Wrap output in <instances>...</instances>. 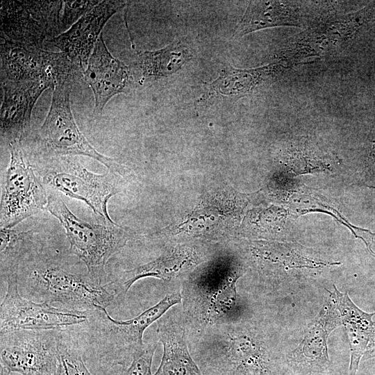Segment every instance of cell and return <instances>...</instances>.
Returning a JSON list of instances; mask_svg holds the SVG:
<instances>
[{
  "instance_id": "obj_1",
  "label": "cell",
  "mask_w": 375,
  "mask_h": 375,
  "mask_svg": "<svg viewBox=\"0 0 375 375\" xmlns=\"http://www.w3.org/2000/svg\"><path fill=\"white\" fill-rule=\"evenodd\" d=\"M188 344L203 375H277L264 331L241 306Z\"/></svg>"
},
{
  "instance_id": "obj_2",
  "label": "cell",
  "mask_w": 375,
  "mask_h": 375,
  "mask_svg": "<svg viewBox=\"0 0 375 375\" xmlns=\"http://www.w3.org/2000/svg\"><path fill=\"white\" fill-rule=\"evenodd\" d=\"M181 303V289H178L167 292L155 305L126 320L112 318L106 308L101 307L88 311V322L80 325L87 343L81 344L83 352L91 349L84 356L92 353L89 358H93L103 369H108L109 375L116 368L128 365L145 348V330Z\"/></svg>"
},
{
  "instance_id": "obj_3",
  "label": "cell",
  "mask_w": 375,
  "mask_h": 375,
  "mask_svg": "<svg viewBox=\"0 0 375 375\" xmlns=\"http://www.w3.org/2000/svg\"><path fill=\"white\" fill-rule=\"evenodd\" d=\"M243 274L235 258L224 256L195 269L183 281L181 304L187 340L199 338L210 325L240 306L236 285Z\"/></svg>"
},
{
  "instance_id": "obj_4",
  "label": "cell",
  "mask_w": 375,
  "mask_h": 375,
  "mask_svg": "<svg viewBox=\"0 0 375 375\" xmlns=\"http://www.w3.org/2000/svg\"><path fill=\"white\" fill-rule=\"evenodd\" d=\"M19 290L24 297L47 303H58L63 308L87 312L115 304L114 294L88 273L74 272L53 261L44 260L18 277Z\"/></svg>"
},
{
  "instance_id": "obj_5",
  "label": "cell",
  "mask_w": 375,
  "mask_h": 375,
  "mask_svg": "<svg viewBox=\"0 0 375 375\" xmlns=\"http://www.w3.org/2000/svg\"><path fill=\"white\" fill-rule=\"evenodd\" d=\"M46 209L65 230L71 253L82 260L88 273L96 282L104 285L108 260L123 249L129 240L126 228L115 222H85L74 215L56 193L48 195Z\"/></svg>"
},
{
  "instance_id": "obj_6",
  "label": "cell",
  "mask_w": 375,
  "mask_h": 375,
  "mask_svg": "<svg viewBox=\"0 0 375 375\" xmlns=\"http://www.w3.org/2000/svg\"><path fill=\"white\" fill-rule=\"evenodd\" d=\"M74 82L65 81L53 89L47 115L35 135L36 152L43 158L84 156L121 176L126 168L96 150L78 128L74 118L70 93Z\"/></svg>"
},
{
  "instance_id": "obj_7",
  "label": "cell",
  "mask_w": 375,
  "mask_h": 375,
  "mask_svg": "<svg viewBox=\"0 0 375 375\" xmlns=\"http://www.w3.org/2000/svg\"><path fill=\"white\" fill-rule=\"evenodd\" d=\"M42 182L54 190L85 202L103 222H115L108 212L110 199L120 192L119 174L108 170L103 174L89 171L74 156L48 158L43 168Z\"/></svg>"
},
{
  "instance_id": "obj_8",
  "label": "cell",
  "mask_w": 375,
  "mask_h": 375,
  "mask_svg": "<svg viewBox=\"0 0 375 375\" xmlns=\"http://www.w3.org/2000/svg\"><path fill=\"white\" fill-rule=\"evenodd\" d=\"M9 149L10 159L2 189L0 226L12 228L46 209L48 196L43 182L26 158L21 141L9 143Z\"/></svg>"
},
{
  "instance_id": "obj_9",
  "label": "cell",
  "mask_w": 375,
  "mask_h": 375,
  "mask_svg": "<svg viewBox=\"0 0 375 375\" xmlns=\"http://www.w3.org/2000/svg\"><path fill=\"white\" fill-rule=\"evenodd\" d=\"M1 83L46 80L55 86L82 78L80 72L62 52H54L1 38Z\"/></svg>"
},
{
  "instance_id": "obj_10",
  "label": "cell",
  "mask_w": 375,
  "mask_h": 375,
  "mask_svg": "<svg viewBox=\"0 0 375 375\" xmlns=\"http://www.w3.org/2000/svg\"><path fill=\"white\" fill-rule=\"evenodd\" d=\"M7 287L0 306V334L17 330H63L88 320L87 312L56 308L22 296L18 276L6 281Z\"/></svg>"
},
{
  "instance_id": "obj_11",
  "label": "cell",
  "mask_w": 375,
  "mask_h": 375,
  "mask_svg": "<svg viewBox=\"0 0 375 375\" xmlns=\"http://www.w3.org/2000/svg\"><path fill=\"white\" fill-rule=\"evenodd\" d=\"M60 330L0 334L1 366L21 375H58Z\"/></svg>"
},
{
  "instance_id": "obj_12",
  "label": "cell",
  "mask_w": 375,
  "mask_h": 375,
  "mask_svg": "<svg viewBox=\"0 0 375 375\" xmlns=\"http://www.w3.org/2000/svg\"><path fill=\"white\" fill-rule=\"evenodd\" d=\"M64 1H2L1 33L4 38L43 48L60 34V18Z\"/></svg>"
},
{
  "instance_id": "obj_13",
  "label": "cell",
  "mask_w": 375,
  "mask_h": 375,
  "mask_svg": "<svg viewBox=\"0 0 375 375\" xmlns=\"http://www.w3.org/2000/svg\"><path fill=\"white\" fill-rule=\"evenodd\" d=\"M205 250L192 244L177 245L145 264L122 272L107 288L114 294L115 305L124 303L126 294L140 279L156 278L169 284L167 292L181 289L183 281L201 263L206 260Z\"/></svg>"
},
{
  "instance_id": "obj_14",
  "label": "cell",
  "mask_w": 375,
  "mask_h": 375,
  "mask_svg": "<svg viewBox=\"0 0 375 375\" xmlns=\"http://www.w3.org/2000/svg\"><path fill=\"white\" fill-rule=\"evenodd\" d=\"M126 4L125 1H101L67 31L46 41L42 49L60 50L83 74L104 26Z\"/></svg>"
},
{
  "instance_id": "obj_15",
  "label": "cell",
  "mask_w": 375,
  "mask_h": 375,
  "mask_svg": "<svg viewBox=\"0 0 375 375\" xmlns=\"http://www.w3.org/2000/svg\"><path fill=\"white\" fill-rule=\"evenodd\" d=\"M1 83L3 91L0 115L1 138L8 143L22 141L30 128L36 101L44 90H53L54 87L43 79Z\"/></svg>"
},
{
  "instance_id": "obj_16",
  "label": "cell",
  "mask_w": 375,
  "mask_h": 375,
  "mask_svg": "<svg viewBox=\"0 0 375 375\" xmlns=\"http://www.w3.org/2000/svg\"><path fill=\"white\" fill-rule=\"evenodd\" d=\"M156 326L163 353L154 375H203L188 347L181 304L171 308Z\"/></svg>"
},
{
  "instance_id": "obj_17",
  "label": "cell",
  "mask_w": 375,
  "mask_h": 375,
  "mask_svg": "<svg viewBox=\"0 0 375 375\" xmlns=\"http://www.w3.org/2000/svg\"><path fill=\"white\" fill-rule=\"evenodd\" d=\"M127 66L112 56L103 38H99L82 78L92 89L94 97V112L101 113L114 96L124 92L129 82Z\"/></svg>"
},
{
  "instance_id": "obj_18",
  "label": "cell",
  "mask_w": 375,
  "mask_h": 375,
  "mask_svg": "<svg viewBox=\"0 0 375 375\" xmlns=\"http://www.w3.org/2000/svg\"><path fill=\"white\" fill-rule=\"evenodd\" d=\"M341 324L335 303L330 295L315 320L308 326L301 342L293 351L292 360L311 369L326 367L329 363L327 338Z\"/></svg>"
},
{
  "instance_id": "obj_19",
  "label": "cell",
  "mask_w": 375,
  "mask_h": 375,
  "mask_svg": "<svg viewBox=\"0 0 375 375\" xmlns=\"http://www.w3.org/2000/svg\"><path fill=\"white\" fill-rule=\"evenodd\" d=\"M329 292V291H328ZM340 312L342 324L347 330L351 351L349 375H356L361 357L365 354L369 342L374 322L375 312H366L360 309L349 298L347 292L342 293L334 286L329 292Z\"/></svg>"
},
{
  "instance_id": "obj_20",
  "label": "cell",
  "mask_w": 375,
  "mask_h": 375,
  "mask_svg": "<svg viewBox=\"0 0 375 375\" xmlns=\"http://www.w3.org/2000/svg\"><path fill=\"white\" fill-rule=\"evenodd\" d=\"M287 3L276 1H251L238 24L233 36H242L268 27L299 25L298 14Z\"/></svg>"
},
{
  "instance_id": "obj_21",
  "label": "cell",
  "mask_w": 375,
  "mask_h": 375,
  "mask_svg": "<svg viewBox=\"0 0 375 375\" xmlns=\"http://www.w3.org/2000/svg\"><path fill=\"white\" fill-rule=\"evenodd\" d=\"M0 233L1 277L6 281L18 276L19 265L32 248L34 233L8 228H1Z\"/></svg>"
},
{
  "instance_id": "obj_22",
  "label": "cell",
  "mask_w": 375,
  "mask_h": 375,
  "mask_svg": "<svg viewBox=\"0 0 375 375\" xmlns=\"http://www.w3.org/2000/svg\"><path fill=\"white\" fill-rule=\"evenodd\" d=\"M79 343L78 335L70 328L59 331L58 375H94L86 366Z\"/></svg>"
},
{
  "instance_id": "obj_23",
  "label": "cell",
  "mask_w": 375,
  "mask_h": 375,
  "mask_svg": "<svg viewBox=\"0 0 375 375\" xmlns=\"http://www.w3.org/2000/svg\"><path fill=\"white\" fill-rule=\"evenodd\" d=\"M157 342L147 343L142 353L134 357L126 366L116 368L110 375H153L151 365Z\"/></svg>"
},
{
  "instance_id": "obj_24",
  "label": "cell",
  "mask_w": 375,
  "mask_h": 375,
  "mask_svg": "<svg viewBox=\"0 0 375 375\" xmlns=\"http://www.w3.org/2000/svg\"><path fill=\"white\" fill-rule=\"evenodd\" d=\"M101 1H64L60 18V34L67 31Z\"/></svg>"
},
{
  "instance_id": "obj_25",
  "label": "cell",
  "mask_w": 375,
  "mask_h": 375,
  "mask_svg": "<svg viewBox=\"0 0 375 375\" xmlns=\"http://www.w3.org/2000/svg\"><path fill=\"white\" fill-rule=\"evenodd\" d=\"M364 356L366 358L375 356V322L372 331V334L369 340V344L367 350L365 351Z\"/></svg>"
},
{
  "instance_id": "obj_26",
  "label": "cell",
  "mask_w": 375,
  "mask_h": 375,
  "mask_svg": "<svg viewBox=\"0 0 375 375\" xmlns=\"http://www.w3.org/2000/svg\"><path fill=\"white\" fill-rule=\"evenodd\" d=\"M0 375H21V374H17V373H13V372L11 373L7 369L1 366Z\"/></svg>"
}]
</instances>
